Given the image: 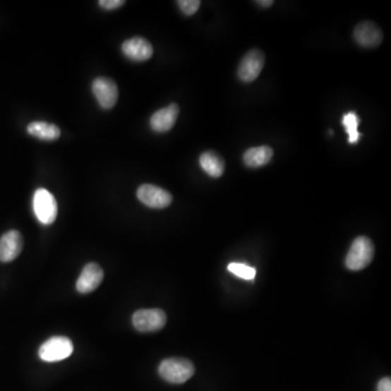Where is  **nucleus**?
Listing matches in <instances>:
<instances>
[{"mask_svg":"<svg viewBox=\"0 0 391 391\" xmlns=\"http://www.w3.org/2000/svg\"><path fill=\"white\" fill-rule=\"evenodd\" d=\"M179 114V104H172L167 108L160 109L152 114L150 126L155 132L165 133L172 130Z\"/></svg>","mask_w":391,"mask_h":391,"instance_id":"ddd939ff","label":"nucleus"},{"mask_svg":"<svg viewBox=\"0 0 391 391\" xmlns=\"http://www.w3.org/2000/svg\"><path fill=\"white\" fill-rule=\"evenodd\" d=\"M273 149L269 146L253 147L243 155V162L249 167H260L267 164L273 157Z\"/></svg>","mask_w":391,"mask_h":391,"instance_id":"dca6fc26","label":"nucleus"},{"mask_svg":"<svg viewBox=\"0 0 391 391\" xmlns=\"http://www.w3.org/2000/svg\"><path fill=\"white\" fill-rule=\"evenodd\" d=\"M23 239L18 231H9L0 239V261L11 262L21 253Z\"/></svg>","mask_w":391,"mask_h":391,"instance_id":"f8f14e48","label":"nucleus"},{"mask_svg":"<svg viewBox=\"0 0 391 391\" xmlns=\"http://www.w3.org/2000/svg\"><path fill=\"white\" fill-rule=\"evenodd\" d=\"M28 133L31 136L36 137V138L42 139V140H47V142H52V140H57L61 135V131L58 128L57 125L50 124L47 122H32L28 125Z\"/></svg>","mask_w":391,"mask_h":391,"instance_id":"2eb2a0df","label":"nucleus"},{"mask_svg":"<svg viewBox=\"0 0 391 391\" xmlns=\"http://www.w3.org/2000/svg\"><path fill=\"white\" fill-rule=\"evenodd\" d=\"M137 198L152 209H164L172 203V195L161 187L145 184L137 189Z\"/></svg>","mask_w":391,"mask_h":391,"instance_id":"423d86ee","label":"nucleus"},{"mask_svg":"<svg viewBox=\"0 0 391 391\" xmlns=\"http://www.w3.org/2000/svg\"><path fill=\"white\" fill-rule=\"evenodd\" d=\"M34 212L38 221L44 225H50L57 219L58 205L54 196L45 188H40L34 193Z\"/></svg>","mask_w":391,"mask_h":391,"instance_id":"7ed1b4c3","label":"nucleus"},{"mask_svg":"<svg viewBox=\"0 0 391 391\" xmlns=\"http://www.w3.org/2000/svg\"><path fill=\"white\" fill-rule=\"evenodd\" d=\"M71 339L64 336H54L44 342L40 348V358L45 362H59L73 354Z\"/></svg>","mask_w":391,"mask_h":391,"instance_id":"20e7f679","label":"nucleus"},{"mask_svg":"<svg viewBox=\"0 0 391 391\" xmlns=\"http://www.w3.org/2000/svg\"><path fill=\"white\" fill-rule=\"evenodd\" d=\"M227 269L234 275L239 276V277L243 278V279H253L255 277V274H257L255 269L243 263L229 264Z\"/></svg>","mask_w":391,"mask_h":391,"instance_id":"a211bd4d","label":"nucleus"},{"mask_svg":"<svg viewBox=\"0 0 391 391\" xmlns=\"http://www.w3.org/2000/svg\"><path fill=\"white\" fill-rule=\"evenodd\" d=\"M257 4L260 6V7L269 8L273 5L274 1H272V0H259V1H257Z\"/></svg>","mask_w":391,"mask_h":391,"instance_id":"4be33fe9","label":"nucleus"},{"mask_svg":"<svg viewBox=\"0 0 391 391\" xmlns=\"http://www.w3.org/2000/svg\"><path fill=\"white\" fill-rule=\"evenodd\" d=\"M132 322L138 332H157L167 324V314L160 309L138 310L133 315Z\"/></svg>","mask_w":391,"mask_h":391,"instance_id":"39448f33","label":"nucleus"},{"mask_svg":"<svg viewBox=\"0 0 391 391\" xmlns=\"http://www.w3.org/2000/svg\"><path fill=\"white\" fill-rule=\"evenodd\" d=\"M179 9L184 13L185 16L195 15L196 12L198 11L201 3L199 0H179L177 1Z\"/></svg>","mask_w":391,"mask_h":391,"instance_id":"6ab92c4d","label":"nucleus"},{"mask_svg":"<svg viewBox=\"0 0 391 391\" xmlns=\"http://www.w3.org/2000/svg\"><path fill=\"white\" fill-rule=\"evenodd\" d=\"M377 391H391L390 377H385L377 385Z\"/></svg>","mask_w":391,"mask_h":391,"instance_id":"412c9836","label":"nucleus"},{"mask_svg":"<svg viewBox=\"0 0 391 391\" xmlns=\"http://www.w3.org/2000/svg\"><path fill=\"white\" fill-rule=\"evenodd\" d=\"M100 6L106 10H114L118 8L122 7L124 5L125 1L123 0H100Z\"/></svg>","mask_w":391,"mask_h":391,"instance_id":"aec40b11","label":"nucleus"},{"mask_svg":"<svg viewBox=\"0 0 391 391\" xmlns=\"http://www.w3.org/2000/svg\"><path fill=\"white\" fill-rule=\"evenodd\" d=\"M122 52L128 59L143 62L152 57L153 48L146 38L133 37L122 44Z\"/></svg>","mask_w":391,"mask_h":391,"instance_id":"1a4fd4ad","label":"nucleus"},{"mask_svg":"<svg viewBox=\"0 0 391 391\" xmlns=\"http://www.w3.org/2000/svg\"><path fill=\"white\" fill-rule=\"evenodd\" d=\"M264 54L261 50H250L239 66V78L241 82L251 83L257 80L264 66Z\"/></svg>","mask_w":391,"mask_h":391,"instance_id":"6e6552de","label":"nucleus"},{"mask_svg":"<svg viewBox=\"0 0 391 391\" xmlns=\"http://www.w3.org/2000/svg\"><path fill=\"white\" fill-rule=\"evenodd\" d=\"M359 123H360V118L354 111L342 116V125L348 133L350 144H356L360 139V133L358 132Z\"/></svg>","mask_w":391,"mask_h":391,"instance_id":"f3484780","label":"nucleus"},{"mask_svg":"<svg viewBox=\"0 0 391 391\" xmlns=\"http://www.w3.org/2000/svg\"><path fill=\"white\" fill-rule=\"evenodd\" d=\"M200 167L209 176L219 179L225 170V162L215 151L203 152L199 159Z\"/></svg>","mask_w":391,"mask_h":391,"instance_id":"4468645a","label":"nucleus"},{"mask_svg":"<svg viewBox=\"0 0 391 391\" xmlns=\"http://www.w3.org/2000/svg\"><path fill=\"white\" fill-rule=\"evenodd\" d=\"M92 94L104 109H111L118 102L119 92L116 82L108 78H97L92 82Z\"/></svg>","mask_w":391,"mask_h":391,"instance_id":"0eeeda50","label":"nucleus"},{"mask_svg":"<svg viewBox=\"0 0 391 391\" xmlns=\"http://www.w3.org/2000/svg\"><path fill=\"white\" fill-rule=\"evenodd\" d=\"M354 37L359 45L364 48L377 47L382 43L383 33L373 22H362L356 26Z\"/></svg>","mask_w":391,"mask_h":391,"instance_id":"9d476101","label":"nucleus"},{"mask_svg":"<svg viewBox=\"0 0 391 391\" xmlns=\"http://www.w3.org/2000/svg\"><path fill=\"white\" fill-rule=\"evenodd\" d=\"M374 245L366 236L354 239L346 258V267L351 271L366 269L374 258Z\"/></svg>","mask_w":391,"mask_h":391,"instance_id":"f03ea898","label":"nucleus"},{"mask_svg":"<svg viewBox=\"0 0 391 391\" xmlns=\"http://www.w3.org/2000/svg\"><path fill=\"white\" fill-rule=\"evenodd\" d=\"M159 374L165 382L184 384L195 374V366L187 359H165L159 366Z\"/></svg>","mask_w":391,"mask_h":391,"instance_id":"f257e3e1","label":"nucleus"},{"mask_svg":"<svg viewBox=\"0 0 391 391\" xmlns=\"http://www.w3.org/2000/svg\"><path fill=\"white\" fill-rule=\"evenodd\" d=\"M102 279L104 271L102 267L97 263H88L76 282V289L80 294H90L102 284Z\"/></svg>","mask_w":391,"mask_h":391,"instance_id":"9b49d317","label":"nucleus"}]
</instances>
